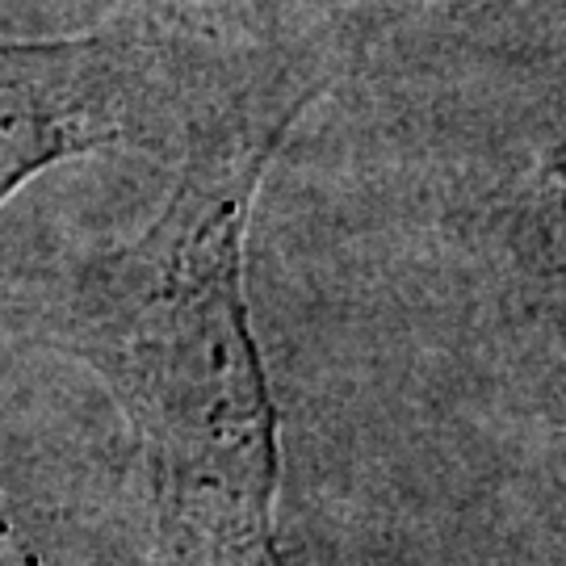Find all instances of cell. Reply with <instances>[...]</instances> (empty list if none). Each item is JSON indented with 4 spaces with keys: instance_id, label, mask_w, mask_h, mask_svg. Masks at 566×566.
<instances>
[{
    "instance_id": "3957f363",
    "label": "cell",
    "mask_w": 566,
    "mask_h": 566,
    "mask_svg": "<svg viewBox=\"0 0 566 566\" xmlns=\"http://www.w3.org/2000/svg\"><path fill=\"white\" fill-rule=\"evenodd\" d=\"M21 566H42V563L34 558V554H30V549H21Z\"/></svg>"
},
{
    "instance_id": "6da1fadb",
    "label": "cell",
    "mask_w": 566,
    "mask_h": 566,
    "mask_svg": "<svg viewBox=\"0 0 566 566\" xmlns=\"http://www.w3.org/2000/svg\"><path fill=\"white\" fill-rule=\"evenodd\" d=\"M327 81L315 60H273L206 88L160 214L76 264L42 306L46 340L93 369L130 424L156 566H290L282 420L243 248L269 164Z\"/></svg>"
},
{
    "instance_id": "7a4b0ae2",
    "label": "cell",
    "mask_w": 566,
    "mask_h": 566,
    "mask_svg": "<svg viewBox=\"0 0 566 566\" xmlns=\"http://www.w3.org/2000/svg\"><path fill=\"white\" fill-rule=\"evenodd\" d=\"M206 88L189 42L151 21L0 39V206L63 160L181 143Z\"/></svg>"
}]
</instances>
